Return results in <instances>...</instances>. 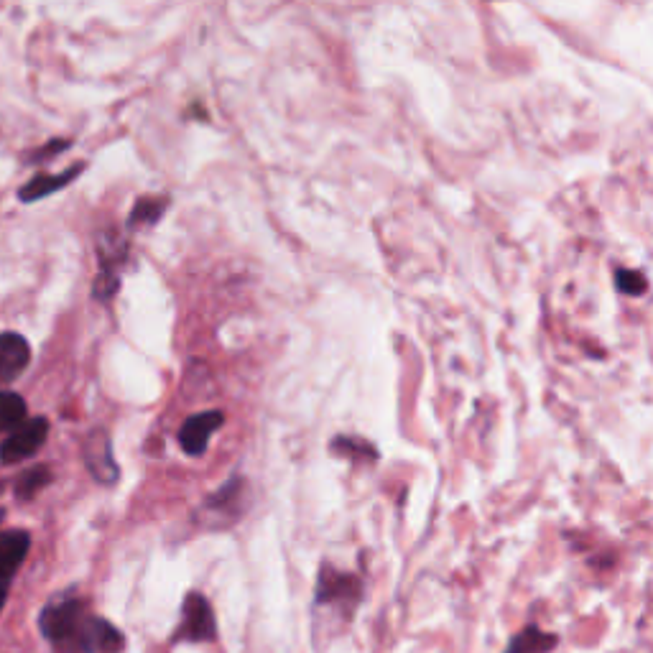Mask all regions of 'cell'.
Segmentation results:
<instances>
[{"label": "cell", "instance_id": "cell-1", "mask_svg": "<svg viewBox=\"0 0 653 653\" xmlns=\"http://www.w3.org/2000/svg\"><path fill=\"white\" fill-rule=\"evenodd\" d=\"M41 633L54 643H69L80 636V628L85 623V610L77 600L57 602L41 613Z\"/></svg>", "mask_w": 653, "mask_h": 653}, {"label": "cell", "instance_id": "cell-2", "mask_svg": "<svg viewBox=\"0 0 653 653\" xmlns=\"http://www.w3.org/2000/svg\"><path fill=\"white\" fill-rule=\"evenodd\" d=\"M46 434H49V424L46 419H31L26 424H21L16 432H11V437L3 442L0 447V460L6 462V465H16V462L26 460L46 442Z\"/></svg>", "mask_w": 653, "mask_h": 653}, {"label": "cell", "instance_id": "cell-3", "mask_svg": "<svg viewBox=\"0 0 653 653\" xmlns=\"http://www.w3.org/2000/svg\"><path fill=\"white\" fill-rule=\"evenodd\" d=\"M82 457H85L87 470L92 472V477H95L97 483L103 485L118 483V465H115L113 460V444H110L108 432L95 429V432L87 434Z\"/></svg>", "mask_w": 653, "mask_h": 653}, {"label": "cell", "instance_id": "cell-4", "mask_svg": "<svg viewBox=\"0 0 653 653\" xmlns=\"http://www.w3.org/2000/svg\"><path fill=\"white\" fill-rule=\"evenodd\" d=\"M215 615H212L210 602L199 592H192L184 600V615L182 628H179L177 638H187V641H210L215 638Z\"/></svg>", "mask_w": 653, "mask_h": 653}, {"label": "cell", "instance_id": "cell-5", "mask_svg": "<svg viewBox=\"0 0 653 653\" xmlns=\"http://www.w3.org/2000/svg\"><path fill=\"white\" fill-rule=\"evenodd\" d=\"M222 421H225V416L220 411H205V414L189 416L184 421L182 432H179V442H182L184 452L187 455H202L212 434L222 426Z\"/></svg>", "mask_w": 653, "mask_h": 653}, {"label": "cell", "instance_id": "cell-6", "mask_svg": "<svg viewBox=\"0 0 653 653\" xmlns=\"http://www.w3.org/2000/svg\"><path fill=\"white\" fill-rule=\"evenodd\" d=\"M77 643L85 653L100 651V653H118L123 651V636H120L118 628L108 623L103 618H90L82 623L80 636H77Z\"/></svg>", "mask_w": 653, "mask_h": 653}, {"label": "cell", "instance_id": "cell-7", "mask_svg": "<svg viewBox=\"0 0 653 653\" xmlns=\"http://www.w3.org/2000/svg\"><path fill=\"white\" fill-rule=\"evenodd\" d=\"M29 360L31 347L21 335H13V332L0 335V383H11L13 378H18Z\"/></svg>", "mask_w": 653, "mask_h": 653}, {"label": "cell", "instance_id": "cell-8", "mask_svg": "<svg viewBox=\"0 0 653 653\" xmlns=\"http://www.w3.org/2000/svg\"><path fill=\"white\" fill-rule=\"evenodd\" d=\"M31 536L26 531H3L0 534V582L11 580L21 562L26 559Z\"/></svg>", "mask_w": 653, "mask_h": 653}, {"label": "cell", "instance_id": "cell-9", "mask_svg": "<svg viewBox=\"0 0 653 653\" xmlns=\"http://www.w3.org/2000/svg\"><path fill=\"white\" fill-rule=\"evenodd\" d=\"M82 171H85V164L72 166V169L62 171V174H41V177H34L31 182L23 184L21 192H18V197H21L23 202H36V199L46 197V194L59 192L62 187H67L72 179L80 177Z\"/></svg>", "mask_w": 653, "mask_h": 653}, {"label": "cell", "instance_id": "cell-10", "mask_svg": "<svg viewBox=\"0 0 653 653\" xmlns=\"http://www.w3.org/2000/svg\"><path fill=\"white\" fill-rule=\"evenodd\" d=\"M557 643H559L557 633H546L541 631L539 625L531 623L508 641L506 651L503 653H551L554 648H557Z\"/></svg>", "mask_w": 653, "mask_h": 653}, {"label": "cell", "instance_id": "cell-11", "mask_svg": "<svg viewBox=\"0 0 653 653\" xmlns=\"http://www.w3.org/2000/svg\"><path fill=\"white\" fill-rule=\"evenodd\" d=\"M360 597V585L355 577L347 574H324L322 585H319V600L330 602H355Z\"/></svg>", "mask_w": 653, "mask_h": 653}, {"label": "cell", "instance_id": "cell-12", "mask_svg": "<svg viewBox=\"0 0 653 653\" xmlns=\"http://www.w3.org/2000/svg\"><path fill=\"white\" fill-rule=\"evenodd\" d=\"M26 424V401L16 393H0V432H16Z\"/></svg>", "mask_w": 653, "mask_h": 653}, {"label": "cell", "instance_id": "cell-13", "mask_svg": "<svg viewBox=\"0 0 653 653\" xmlns=\"http://www.w3.org/2000/svg\"><path fill=\"white\" fill-rule=\"evenodd\" d=\"M49 480H52V475H49V470H46V467H34V470H26L21 477H18L16 495L23 500L34 498V495L39 493V490L44 488Z\"/></svg>", "mask_w": 653, "mask_h": 653}, {"label": "cell", "instance_id": "cell-14", "mask_svg": "<svg viewBox=\"0 0 653 653\" xmlns=\"http://www.w3.org/2000/svg\"><path fill=\"white\" fill-rule=\"evenodd\" d=\"M166 210V199H141L131 212V228H138V225H154Z\"/></svg>", "mask_w": 653, "mask_h": 653}, {"label": "cell", "instance_id": "cell-15", "mask_svg": "<svg viewBox=\"0 0 653 653\" xmlns=\"http://www.w3.org/2000/svg\"><path fill=\"white\" fill-rule=\"evenodd\" d=\"M615 281H618V289L623 291V294H633V296L646 294L648 284H646V279H643V273H638V271H618Z\"/></svg>", "mask_w": 653, "mask_h": 653}, {"label": "cell", "instance_id": "cell-16", "mask_svg": "<svg viewBox=\"0 0 653 653\" xmlns=\"http://www.w3.org/2000/svg\"><path fill=\"white\" fill-rule=\"evenodd\" d=\"M67 148V141H54V146H46L44 151H36L34 159H44V156H54L59 154V151H64Z\"/></svg>", "mask_w": 653, "mask_h": 653}, {"label": "cell", "instance_id": "cell-17", "mask_svg": "<svg viewBox=\"0 0 653 653\" xmlns=\"http://www.w3.org/2000/svg\"><path fill=\"white\" fill-rule=\"evenodd\" d=\"M6 595H8L6 582H0V610H3V605H6Z\"/></svg>", "mask_w": 653, "mask_h": 653}]
</instances>
